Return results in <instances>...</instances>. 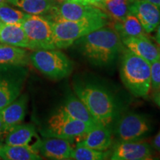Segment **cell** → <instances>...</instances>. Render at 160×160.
Listing matches in <instances>:
<instances>
[{
    "label": "cell",
    "mask_w": 160,
    "mask_h": 160,
    "mask_svg": "<svg viewBox=\"0 0 160 160\" xmlns=\"http://www.w3.org/2000/svg\"><path fill=\"white\" fill-rule=\"evenodd\" d=\"M35 126L32 124H19L8 133L5 137V145L32 146L39 151V145L33 142L38 139Z\"/></svg>",
    "instance_id": "18"
},
{
    "label": "cell",
    "mask_w": 160,
    "mask_h": 160,
    "mask_svg": "<svg viewBox=\"0 0 160 160\" xmlns=\"http://www.w3.org/2000/svg\"><path fill=\"white\" fill-rule=\"evenodd\" d=\"M112 145L111 131L108 126L97 125L85 133L76 146H84L98 151H107Z\"/></svg>",
    "instance_id": "15"
},
{
    "label": "cell",
    "mask_w": 160,
    "mask_h": 160,
    "mask_svg": "<svg viewBox=\"0 0 160 160\" xmlns=\"http://www.w3.org/2000/svg\"><path fill=\"white\" fill-rule=\"evenodd\" d=\"M0 158L5 160H40L42 159L39 151L28 145L0 146Z\"/></svg>",
    "instance_id": "20"
},
{
    "label": "cell",
    "mask_w": 160,
    "mask_h": 160,
    "mask_svg": "<svg viewBox=\"0 0 160 160\" xmlns=\"http://www.w3.org/2000/svg\"><path fill=\"white\" fill-rule=\"evenodd\" d=\"M51 22L57 20H77L93 18H109L102 10L86 3L82 0H62L57 2L49 13L43 16Z\"/></svg>",
    "instance_id": "7"
},
{
    "label": "cell",
    "mask_w": 160,
    "mask_h": 160,
    "mask_svg": "<svg viewBox=\"0 0 160 160\" xmlns=\"http://www.w3.org/2000/svg\"><path fill=\"white\" fill-rule=\"evenodd\" d=\"M158 49H159V55H160V45L158 46Z\"/></svg>",
    "instance_id": "36"
},
{
    "label": "cell",
    "mask_w": 160,
    "mask_h": 160,
    "mask_svg": "<svg viewBox=\"0 0 160 160\" xmlns=\"http://www.w3.org/2000/svg\"><path fill=\"white\" fill-rule=\"evenodd\" d=\"M152 145L156 150L160 151V131L158 133V134L154 137L152 142Z\"/></svg>",
    "instance_id": "29"
},
{
    "label": "cell",
    "mask_w": 160,
    "mask_h": 160,
    "mask_svg": "<svg viewBox=\"0 0 160 160\" xmlns=\"http://www.w3.org/2000/svg\"><path fill=\"white\" fill-rule=\"evenodd\" d=\"M153 98L156 104H157V105L160 108V91H156L154 94H153Z\"/></svg>",
    "instance_id": "30"
},
{
    "label": "cell",
    "mask_w": 160,
    "mask_h": 160,
    "mask_svg": "<svg viewBox=\"0 0 160 160\" xmlns=\"http://www.w3.org/2000/svg\"><path fill=\"white\" fill-rule=\"evenodd\" d=\"M3 134V126H2V119L1 112H0V136Z\"/></svg>",
    "instance_id": "32"
},
{
    "label": "cell",
    "mask_w": 160,
    "mask_h": 160,
    "mask_svg": "<svg viewBox=\"0 0 160 160\" xmlns=\"http://www.w3.org/2000/svg\"><path fill=\"white\" fill-rule=\"evenodd\" d=\"M156 41L157 42V43L160 45V24L159 26L157 27V33H156Z\"/></svg>",
    "instance_id": "31"
},
{
    "label": "cell",
    "mask_w": 160,
    "mask_h": 160,
    "mask_svg": "<svg viewBox=\"0 0 160 160\" xmlns=\"http://www.w3.org/2000/svg\"><path fill=\"white\" fill-rule=\"evenodd\" d=\"M21 25L33 49H57L53 41L51 22L43 16L27 14Z\"/></svg>",
    "instance_id": "9"
},
{
    "label": "cell",
    "mask_w": 160,
    "mask_h": 160,
    "mask_svg": "<svg viewBox=\"0 0 160 160\" xmlns=\"http://www.w3.org/2000/svg\"><path fill=\"white\" fill-rule=\"evenodd\" d=\"M30 60L36 69L51 79H64L73 71L69 58L57 49L35 50L30 54Z\"/></svg>",
    "instance_id": "5"
},
{
    "label": "cell",
    "mask_w": 160,
    "mask_h": 160,
    "mask_svg": "<svg viewBox=\"0 0 160 160\" xmlns=\"http://www.w3.org/2000/svg\"><path fill=\"white\" fill-rule=\"evenodd\" d=\"M28 75L25 66L0 64V110L20 95Z\"/></svg>",
    "instance_id": "8"
},
{
    "label": "cell",
    "mask_w": 160,
    "mask_h": 160,
    "mask_svg": "<svg viewBox=\"0 0 160 160\" xmlns=\"http://www.w3.org/2000/svg\"><path fill=\"white\" fill-rule=\"evenodd\" d=\"M146 1L150 2L154 4V5L160 8V0H146Z\"/></svg>",
    "instance_id": "33"
},
{
    "label": "cell",
    "mask_w": 160,
    "mask_h": 160,
    "mask_svg": "<svg viewBox=\"0 0 160 160\" xmlns=\"http://www.w3.org/2000/svg\"><path fill=\"white\" fill-rule=\"evenodd\" d=\"M71 140L57 137H45L39 145V152L41 156L50 159H71L73 147Z\"/></svg>",
    "instance_id": "14"
},
{
    "label": "cell",
    "mask_w": 160,
    "mask_h": 160,
    "mask_svg": "<svg viewBox=\"0 0 160 160\" xmlns=\"http://www.w3.org/2000/svg\"><path fill=\"white\" fill-rule=\"evenodd\" d=\"M6 1H7V0H0V3H4Z\"/></svg>",
    "instance_id": "34"
},
{
    "label": "cell",
    "mask_w": 160,
    "mask_h": 160,
    "mask_svg": "<svg viewBox=\"0 0 160 160\" xmlns=\"http://www.w3.org/2000/svg\"><path fill=\"white\" fill-rule=\"evenodd\" d=\"M60 108L73 119L91 125H99L82 102L73 94H70L66 98L63 105Z\"/></svg>",
    "instance_id": "19"
},
{
    "label": "cell",
    "mask_w": 160,
    "mask_h": 160,
    "mask_svg": "<svg viewBox=\"0 0 160 160\" xmlns=\"http://www.w3.org/2000/svg\"><path fill=\"white\" fill-rule=\"evenodd\" d=\"M28 13L11 7L5 2L0 3V19L4 23H21Z\"/></svg>",
    "instance_id": "26"
},
{
    "label": "cell",
    "mask_w": 160,
    "mask_h": 160,
    "mask_svg": "<svg viewBox=\"0 0 160 160\" xmlns=\"http://www.w3.org/2000/svg\"><path fill=\"white\" fill-rule=\"evenodd\" d=\"M51 24L57 49H65L73 45L79 38L107 26L109 24V18H93L77 21L57 20L51 22Z\"/></svg>",
    "instance_id": "4"
},
{
    "label": "cell",
    "mask_w": 160,
    "mask_h": 160,
    "mask_svg": "<svg viewBox=\"0 0 160 160\" xmlns=\"http://www.w3.org/2000/svg\"><path fill=\"white\" fill-rule=\"evenodd\" d=\"M111 152L98 151L84 146H76L73 148L71 159L75 160H104L111 157Z\"/></svg>",
    "instance_id": "25"
},
{
    "label": "cell",
    "mask_w": 160,
    "mask_h": 160,
    "mask_svg": "<svg viewBox=\"0 0 160 160\" xmlns=\"http://www.w3.org/2000/svg\"><path fill=\"white\" fill-rule=\"evenodd\" d=\"M86 3H88L90 5H92L95 7L98 8L102 10V4L105 0H82Z\"/></svg>",
    "instance_id": "28"
},
{
    "label": "cell",
    "mask_w": 160,
    "mask_h": 160,
    "mask_svg": "<svg viewBox=\"0 0 160 160\" xmlns=\"http://www.w3.org/2000/svg\"><path fill=\"white\" fill-rule=\"evenodd\" d=\"M0 42L34 51L20 23H3L0 27Z\"/></svg>",
    "instance_id": "17"
},
{
    "label": "cell",
    "mask_w": 160,
    "mask_h": 160,
    "mask_svg": "<svg viewBox=\"0 0 160 160\" xmlns=\"http://www.w3.org/2000/svg\"><path fill=\"white\" fill-rule=\"evenodd\" d=\"M4 22H3L2 21V20H1V19H0V27H1V26L2 25V24H3Z\"/></svg>",
    "instance_id": "35"
},
{
    "label": "cell",
    "mask_w": 160,
    "mask_h": 160,
    "mask_svg": "<svg viewBox=\"0 0 160 160\" xmlns=\"http://www.w3.org/2000/svg\"><path fill=\"white\" fill-rule=\"evenodd\" d=\"M120 77L127 89L135 97H144L151 88V65L128 49L123 51Z\"/></svg>",
    "instance_id": "3"
},
{
    "label": "cell",
    "mask_w": 160,
    "mask_h": 160,
    "mask_svg": "<svg viewBox=\"0 0 160 160\" xmlns=\"http://www.w3.org/2000/svg\"><path fill=\"white\" fill-rule=\"evenodd\" d=\"M95 126L73 119L59 108L49 118L41 133L45 137H57L69 140L75 138L81 139Z\"/></svg>",
    "instance_id": "6"
},
{
    "label": "cell",
    "mask_w": 160,
    "mask_h": 160,
    "mask_svg": "<svg viewBox=\"0 0 160 160\" xmlns=\"http://www.w3.org/2000/svg\"><path fill=\"white\" fill-rule=\"evenodd\" d=\"M110 159L112 160H149L153 152L148 142L139 141H120L113 148Z\"/></svg>",
    "instance_id": "12"
},
{
    "label": "cell",
    "mask_w": 160,
    "mask_h": 160,
    "mask_svg": "<svg viewBox=\"0 0 160 160\" xmlns=\"http://www.w3.org/2000/svg\"><path fill=\"white\" fill-rule=\"evenodd\" d=\"M150 131L147 118L136 113L124 115L116 128V135L120 141H137L145 137Z\"/></svg>",
    "instance_id": "10"
},
{
    "label": "cell",
    "mask_w": 160,
    "mask_h": 160,
    "mask_svg": "<svg viewBox=\"0 0 160 160\" xmlns=\"http://www.w3.org/2000/svg\"><path fill=\"white\" fill-rule=\"evenodd\" d=\"M151 65V88L153 91H160V59Z\"/></svg>",
    "instance_id": "27"
},
{
    "label": "cell",
    "mask_w": 160,
    "mask_h": 160,
    "mask_svg": "<svg viewBox=\"0 0 160 160\" xmlns=\"http://www.w3.org/2000/svg\"><path fill=\"white\" fill-rule=\"evenodd\" d=\"M74 91L98 124L108 126L111 123L117 110L114 99L108 91L94 84L78 82Z\"/></svg>",
    "instance_id": "2"
},
{
    "label": "cell",
    "mask_w": 160,
    "mask_h": 160,
    "mask_svg": "<svg viewBox=\"0 0 160 160\" xmlns=\"http://www.w3.org/2000/svg\"><path fill=\"white\" fill-rule=\"evenodd\" d=\"M30 54L25 48L8 45H0V64L26 66L29 64Z\"/></svg>",
    "instance_id": "21"
},
{
    "label": "cell",
    "mask_w": 160,
    "mask_h": 160,
    "mask_svg": "<svg viewBox=\"0 0 160 160\" xmlns=\"http://www.w3.org/2000/svg\"><path fill=\"white\" fill-rule=\"evenodd\" d=\"M57 0H7L6 2L31 15L45 16L56 5Z\"/></svg>",
    "instance_id": "22"
},
{
    "label": "cell",
    "mask_w": 160,
    "mask_h": 160,
    "mask_svg": "<svg viewBox=\"0 0 160 160\" xmlns=\"http://www.w3.org/2000/svg\"><path fill=\"white\" fill-rule=\"evenodd\" d=\"M28 102V97L26 93H23L0 110L2 119L3 134L7 135L13 128L22 123L27 111Z\"/></svg>",
    "instance_id": "13"
},
{
    "label": "cell",
    "mask_w": 160,
    "mask_h": 160,
    "mask_svg": "<svg viewBox=\"0 0 160 160\" xmlns=\"http://www.w3.org/2000/svg\"><path fill=\"white\" fill-rule=\"evenodd\" d=\"M130 13L135 16L147 33H152L160 24V8L146 0H129Z\"/></svg>",
    "instance_id": "11"
},
{
    "label": "cell",
    "mask_w": 160,
    "mask_h": 160,
    "mask_svg": "<svg viewBox=\"0 0 160 160\" xmlns=\"http://www.w3.org/2000/svg\"><path fill=\"white\" fill-rule=\"evenodd\" d=\"M102 10L114 22H121L130 13L129 0H105Z\"/></svg>",
    "instance_id": "24"
},
{
    "label": "cell",
    "mask_w": 160,
    "mask_h": 160,
    "mask_svg": "<svg viewBox=\"0 0 160 160\" xmlns=\"http://www.w3.org/2000/svg\"><path fill=\"white\" fill-rule=\"evenodd\" d=\"M74 44L80 53L97 66L108 65L125 50L117 31L106 26L79 38Z\"/></svg>",
    "instance_id": "1"
},
{
    "label": "cell",
    "mask_w": 160,
    "mask_h": 160,
    "mask_svg": "<svg viewBox=\"0 0 160 160\" xmlns=\"http://www.w3.org/2000/svg\"><path fill=\"white\" fill-rule=\"evenodd\" d=\"M113 28L119 33L121 39L128 37H146L147 33L144 30L139 19L130 13L121 22H114Z\"/></svg>",
    "instance_id": "23"
},
{
    "label": "cell",
    "mask_w": 160,
    "mask_h": 160,
    "mask_svg": "<svg viewBox=\"0 0 160 160\" xmlns=\"http://www.w3.org/2000/svg\"><path fill=\"white\" fill-rule=\"evenodd\" d=\"M122 41L127 49L145 59L150 64L160 59L158 47L152 42L148 36L125 38Z\"/></svg>",
    "instance_id": "16"
}]
</instances>
